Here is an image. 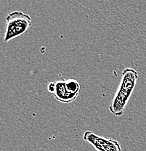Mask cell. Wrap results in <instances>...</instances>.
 <instances>
[{
    "mask_svg": "<svg viewBox=\"0 0 146 151\" xmlns=\"http://www.w3.org/2000/svg\"><path fill=\"white\" fill-rule=\"evenodd\" d=\"M138 78L139 73L134 69L127 68L123 70L120 84L109 106V111L113 115L121 116L124 114L134 90Z\"/></svg>",
    "mask_w": 146,
    "mask_h": 151,
    "instance_id": "obj_1",
    "label": "cell"
},
{
    "mask_svg": "<svg viewBox=\"0 0 146 151\" xmlns=\"http://www.w3.org/2000/svg\"><path fill=\"white\" fill-rule=\"evenodd\" d=\"M32 21L29 15L21 11H14L6 17V31L4 42H9L24 35L31 26Z\"/></svg>",
    "mask_w": 146,
    "mask_h": 151,
    "instance_id": "obj_2",
    "label": "cell"
},
{
    "mask_svg": "<svg viewBox=\"0 0 146 151\" xmlns=\"http://www.w3.org/2000/svg\"><path fill=\"white\" fill-rule=\"evenodd\" d=\"M49 92L54 95L55 98L60 103L69 104L76 100L78 94L70 92L67 88L65 80L51 81L47 86Z\"/></svg>",
    "mask_w": 146,
    "mask_h": 151,
    "instance_id": "obj_4",
    "label": "cell"
},
{
    "mask_svg": "<svg viewBox=\"0 0 146 151\" xmlns=\"http://www.w3.org/2000/svg\"><path fill=\"white\" fill-rule=\"evenodd\" d=\"M83 139L97 151H122L117 140L103 137L91 131L84 132Z\"/></svg>",
    "mask_w": 146,
    "mask_h": 151,
    "instance_id": "obj_3",
    "label": "cell"
}]
</instances>
